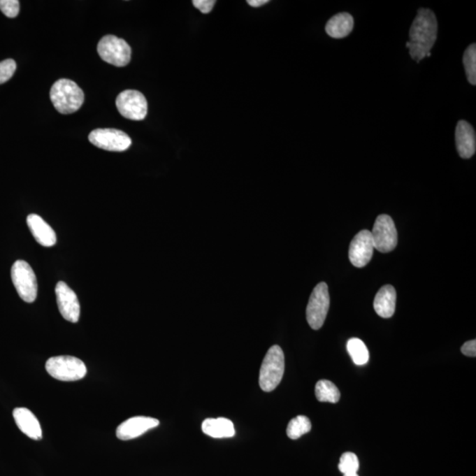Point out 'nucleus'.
<instances>
[{
    "instance_id": "1",
    "label": "nucleus",
    "mask_w": 476,
    "mask_h": 476,
    "mask_svg": "<svg viewBox=\"0 0 476 476\" xmlns=\"http://www.w3.org/2000/svg\"><path fill=\"white\" fill-rule=\"evenodd\" d=\"M438 21L430 9L418 10L410 30V41L406 47L415 62L419 63L424 57H431V50L437 40Z\"/></svg>"
},
{
    "instance_id": "2",
    "label": "nucleus",
    "mask_w": 476,
    "mask_h": 476,
    "mask_svg": "<svg viewBox=\"0 0 476 476\" xmlns=\"http://www.w3.org/2000/svg\"><path fill=\"white\" fill-rule=\"evenodd\" d=\"M50 100L59 113L72 114L82 106L84 93L73 80L62 79L53 84Z\"/></svg>"
},
{
    "instance_id": "3",
    "label": "nucleus",
    "mask_w": 476,
    "mask_h": 476,
    "mask_svg": "<svg viewBox=\"0 0 476 476\" xmlns=\"http://www.w3.org/2000/svg\"><path fill=\"white\" fill-rule=\"evenodd\" d=\"M285 370L284 353L281 347H270L259 371V387L266 393L275 389L281 383Z\"/></svg>"
},
{
    "instance_id": "4",
    "label": "nucleus",
    "mask_w": 476,
    "mask_h": 476,
    "mask_svg": "<svg viewBox=\"0 0 476 476\" xmlns=\"http://www.w3.org/2000/svg\"><path fill=\"white\" fill-rule=\"evenodd\" d=\"M45 369L50 376L60 381H77L87 374V367L82 360L70 356L50 357Z\"/></svg>"
},
{
    "instance_id": "5",
    "label": "nucleus",
    "mask_w": 476,
    "mask_h": 476,
    "mask_svg": "<svg viewBox=\"0 0 476 476\" xmlns=\"http://www.w3.org/2000/svg\"><path fill=\"white\" fill-rule=\"evenodd\" d=\"M330 306L329 286L320 282L314 288L306 309V319L313 330L322 329Z\"/></svg>"
},
{
    "instance_id": "6",
    "label": "nucleus",
    "mask_w": 476,
    "mask_h": 476,
    "mask_svg": "<svg viewBox=\"0 0 476 476\" xmlns=\"http://www.w3.org/2000/svg\"><path fill=\"white\" fill-rule=\"evenodd\" d=\"M11 276L17 293L26 303H34L37 296L36 276L31 266L24 261H17L12 266Z\"/></svg>"
},
{
    "instance_id": "7",
    "label": "nucleus",
    "mask_w": 476,
    "mask_h": 476,
    "mask_svg": "<svg viewBox=\"0 0 476 476\" xmlns=\"http://www.w3.org/2000/svg\"><path fill=\"white\" fill-rule=\"evenodd\" d=\"M97 52L101 59L117 67L126 66L131 56V47L124 39L115 36H106L100 40Z\"/></svg>"
},
{
    "instance_id": "8",
    "label": "nucleus",
    "mask_w": 476,
    "mask_h": 476,
    "mask_svg": "<svg viewBox=\"0 0 476 476\" xmlns=\"http://www.w3.org/2000/svg\"><path fill=\"white\" fill-rule=\"evenodd\" d=\"M374 248L383 253L394 251L397 246L398 234L393 219L387 215L377 216L370 231Z\"/></svg>"
},
{
    "instance_id": "9",
    "label": "nucleus",
    "mask_w": 476,
    "mask_h": 476,
    "mask_svg": "<svg viewBox=\"0 0 476 476\" xmlns=\"http://www.w3.org/2000/svg\"><path fill=\"white\" fill-rule=\"evenodd\" d=\"M116 106L120 113L128 120L140 121L147 117V99L140 91H123L117 97Z\"/></svg>"
},
{
    "instance_id": "10",
    "label": "nucleus",
    "mask_w": 476,
    "mask_h": 476,
    "mask_svg": "<svg viewBox=\"0 0 476 476\" xmlns=\"http://www.w3.org/2000/svg\"><path fill=\"white\" fill-rule=\"evenodd\" d=\"M89 140L101 150L124 152L131 147V140L124 131L117 129H96L91 131Z\"/></svg>"
},
{
    "instance_id": "11",
    "label": "nucleus",
    "mask_w": 476,
    "mask_h": 476,
    "mask_svg": "<svg viewBox=\"0 0 476 476\" xmlns=\"http://www.w3.org/2000/svg\"><path fill=\"white\" fill-rule=\"evenodd\" d=\"M59 312L67 322L77 323L80 315V305L75 292L66 282H57L55 289Z\"/></svg>"
},
{
    "instance_id": "12",
    "label": "nucleus",
    "mask_w": 476,
    "mask_h": 476,
    "mask_svg": "<svg viewBox=\"0 0 476 476\" xmlns=\"http://www.w3.org/2000/svg\"><path fill=\"white\" fill-rule=\"evenodd\" d=\"M374 244L371 233L367 229L360 231L350 243L349 261L356 268H363L373 258Z\"/></svg>"
},
{
    "instance_id": "13",
    "label": "nucleus",
    "mask_w": 476,
    "mask_h": 476,
    "mask_svg": "<svg viewBox=\"0 0 476 476\" xmlns=\"http://www.w3.org/2000/svg\"><path fill=\"white\" fill-rule=\"evenodd\" d=\"M160 421L154 418L147 417H135L123 421L117 427L116 435L120 440H134L147 431L157 427Z\"/></svg>"
},
{
    "instance_id": "14",
    "label": "nucleus",
    "mask_w": 476,
    "mask_h": 476,
    "mask_svg": "<svg viewBox=\"0 0 476 476\" xmlns=\"http://www.w3.org/2000/svg\"><path fill=\"white\" fill-rule=\"evenodd\" d=\"M456 147L459 154L469 159L475 154L476 136L474 128L464 120L459 121L455 131Z\"/></svg>"
},
{
    "instance_id": "15",
    "label": "nucleus",
    "mask_w": 476,
    "mask_h": 476,
    "mask_svg": "<svg viewBox=\"0 0 476 476\" xmlns=\"http://www.w3.org/2000/svg\"><path fill=\"white\" fill-rule=\"evenodd\" d=\"M17 426L23 433L34 440H41L43 432L41 425L36 415L26 408H16L13 412Z\"/></svg>"
},
{
    "instance_id": "16",
    "label": "nucleus",
    "mask_w": 476,
    "mask_h": 476,
    "mask_svg": "<svg viewBox=\"0 0 476 476\" xmlns=\"http://www.w3.org/2000/svg\"><path fill=\"white\" fill-rule=\"evenodd\" d=\"M27 224H28L30 232L32 233L34 238H35L39 245L45 246V247H52L55 245L57 242V236L53 229L43 220L41 216L32 214L27 218Z\"/></svg>"
},
{
    "instance_id": "17",
    "label": "nucleus",
    "mask_w": 476,
    "mask_h": 476,
    "mask_svg": "<svg viewBox=\"0 0 476 476\" xmlns=\"http://www.w3.org/2000/svg\"><path fill=\"white\" fill-rule=\"evenodd\" d=\"M375 312L384 319L393 317L396 307V291L391 285L382 287L375 296L373 303Z\"/></svg>"
},
{
    "instance_id": "18",
    "label": "nucleus",
    "mask_w": 476,
    "mask_h": 476,
    "mask_svg": "<svg viewBox=\"0 0 476 476\" xmlns=\"http://www.w3.org/2000/svg\"><path fill=\"white\" fill-rule=\"evenodd\" d=\"M354 29V19L347 13L334 15L326 23V32L333 38L342 39L349 35Z\"/></svg>"
},
{
    "instance_id": "19",
    "label": "nucleus",
    "mask_w": 476,
    "mask_h": 476,
    "mask_svg": "<svg viewBox=\"0 0 476 476\" xmlns=\"http://www.w3.org/2000/svg\"><path fill=\"white\" fill-rule=\"evenodd\" d=\"M202 431L214 438H227L234 437V424L227 418H208L202 423Z\"/></svg>"
},
{
    "instance_id": "20",
    "label": "nucleus",
    "mask_w": 476,
    "mask_h": 476,
    "mask_svg": "<svg viewBox=\"0 0 476 476\" xmlns=\"http://www.w3.org/2000/svg\"><path fill=\"white\" fill-rule=\"evenodd\" d=\"M315 394L320 403H337L340 398V391L336 384L325 380L316 384Z\"/></svg>"
},
{
    "instance_id": "21",
    "label": "nucleus",
    "mask_w": 476,
    "mask_h": 476,
    "mask_svg": "<svg viewBox=\"0 0 476 476\" xmlns=\"http://www.w3.org/2000/svg\"><path fill=\"white\" fill-rule=\"evenodd\" d=\"M347 349L356 366H364L369 362V350L363 340L357 338L350 339L347 343Z\"/></svg>"
},
{
    "instance_id": "22",
    "label": "nucleus",
    "mask_w": 476,
    "mask_h": 476,
    "mask_svg": "<svg viewBox=\"0 0 476 476\" xmlns=\"http://www.w3.org/2000/svg\"><path fill=\"white\" fill-rule=\"evenodd\" d=\"M310 430H312V424L309 418L305 415H298L289 421L287 428V435L291 440H296L308 433Z\"/></svg>"
},
{
    "instance_id": "23",
    "label": "nucleus",
    "mask_w": 476,
    "mask_h": 476,
    "mask_svg": "<svg viewBox=\"0 0 476 476\" xmlns=\"http://www.w3.org/2000/svg\"><path fill=\"white\" fill-rule=\"evenodd\" d=\"M463 63L469 83L476 85V45L473 43L465 50Z\"/></svg>"
},
{
    "instance_id": "24",
    "label": "nucleus",
    "mask_w": 476,
    "mask_h": 476,
    "mask_svg": "<svg viewBox=\"0 0 476 476\" xmlns=\"http://www.w3.org/2000/svg\"><path fill=\"white\" fill-rule=\"evenodd\" d=\"M338 468L343 475L347 473H357L359 469V458L353 452H345L340 457Z\"/></svg>"
},
{
    "instance_id": "25",
    "label": "nucleus",
    "mask_w": 476,
    "mask_h": 476,
    "mask_svg": "<svg viewBox=\"0 0 476 476\" xmlns=\"http://www.w3.org/2000/svg\"><path fill=\"white\" fill-rule=\"evenodd\" d=\"M16 63L13 59H6L0 62V84L8 82L15 73Z\"/></svg>"
},
{
    "instance_id": "26",
    "label": "nucleus",
    "mask_w": 476,
    "mask_h": 476,
    "mask_svg": "<svg viewBox=\"0 0 476 476\" xmlns=\"http://www.w3.org/2000/svg\"><path fill=\"white\" fill-rule=\"evenodd\" d=\"M0 10L8 18H15L19 15L20 2L18 0H0Z\"/></svg>"
},
{
    "instance_id": "27",
    "label": "nucleus",
    "mask_w": 476,
    "mask_h": 476,
    "mask_svg": "<svg viewBox=\"0 0 476 476\" xmlns=\"http://www.w3.org/2000/svg\"><path fill=\"white\" fill-rule=\"evenodd\" d=\"M215 3V0H194V1H192L195 8L203 13H210L212 9L214 8Z\"/></svg>"
},
{
    "instance_id": "28",
    "label": "nucleus",
    "mask_w": 476,
    "mask_h": 476,
    "mask_svg": "<svg viewBox=\"0 0 476 476\" xmlns=\"http://www.w3.org/2000/svg\"><path fill=\"white\" fill-rule=\"evenodd\" d=\"M461 352L465 356L475 357L476 356V340H469L461 347Z\"/></svg>"
},
{
    "instance_id": "29",
    "label": "nucleus",
    "mask_w": 476,
    "mask_h": 476,
    "mask_svg": "<svg viewBox=\"0 0 476 476\" xmlns=\"http://www.w3.org/2000/svg\"><path fill=\"white\" fill-rule=\"evenodd\" d=\"M268 2V0H248L247 1L248 4L253 6V8H259V6L265 5Z\"/></svg>"
},
{
    "instance_id": "30",
    "label": "nucleus",
    "mask_w": 476,
    "mask_h": 476,
    "mask_svg": "<svg viewBox=\"0 0 476 476\" xmlns=\"http://www.w3.org/2000/svg\"><path fill=\"white\" fill-rule=\"evenodd\" d=\"M343 476H359L357 473H347V474H344Z\"/></svg>"
}]
</instances>
